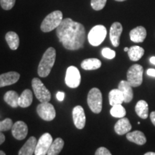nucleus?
<instances>
[{
  "label": "nucleus",
  "instance_id": "nucleus-1",
  "mask_svg": "<svg viewBox=\"0 0 155 155\" xmlns=\"http://www.w3.org/2000/svg\"><path fill=\"white\" fill-rule=\"evenodd\" d=\"M56 34L63 47L69 50L81 49L86 40L84 26L71 18L63 19L56 29Z\"/></svg>",
  "mask_w": 155,
  "mask_h": 155
},
{
  "label": "nucleus",
  "instance_id": "nucleus-2",
  "mask_svg": "<svg viewBox=\"0 0 155 155\" xmlns=\"http://www.w3.org/2000/svg\"><path fill=\"white\" fill-rule=\"evenodd\" d=\"M56 51L53 48L50 47L45 52L38 66V73L42 78L47 77L53 68L55 62Z\"/></svg>",
  "mask_w": 155,
  "mask_h": 155
},
{
  "label": "nucleus",
  "instance_id": "nucleus-3",
  "mask_svg": "<svg viewBox=\"0 0 155 155\" xmlns=\"http://www.w3.org/2000/svg\"><path fill=\"white\" fill-rule=\"evenodd\" d=\"M63 21V13L61 11L56 10L50 13L42 22L40 29L42 32H49L58 28Z\"/></svg>",
  "mask_w": 155,
  "mask_h": 155
},
{
  "label": "nucleus",
  "instance_id": "nucleus-4",
  "mask_svg": "<svg viewBox=\"0 0 155 155\" xmlns=\"http://www.w3.org/2000/svg\"><path fill=\"white\" fill-rule=\"evenodd\" d=\"M87 102L90 109L95 114H99L102 110V94L97 88H93L88 94Z\"/></svg>",
  "mask_w": 155,
  "mask_h": 155
},
{
  "label": "nucleus",
  "instance_id": "nucleus-5",
  "mask_svg": "<svg viewBox=\"0 0 155 155\" xmlns=\"http://www.w3.org/2000/svg\"><path fill=\"white\" fill-rule=\"evenodd\" d=\"M143 72L144 69L139 64H134L129 68L127 71V81L132 87L141 86L143 81Z\"/></svg>",
  "mask_w": 155,
  "mask_h": 155
},
{
  "label": "nucleus",
  "instance_id": "nucleus-6",
  "mask_svg": "<svg viewBox=\"0 0 155 155\" xmlns=\"http://www.w3.org/2000/svg\"><path fill=\"white\" fill-rule=\"evenodd\" d=\"M32 86L36 98L40 101V103L50 101L51 94L40 79L38 78L32 79Z\"/></svg>",
  "mask_w": 155,
  "mask_h": 155
},
{
  "label": "nucleus",
  "instance_id": "nucleus-7",
  "mask_svg": "<svg viewBox=\"0 0 155 155\" xmlns=\"http://www.w3.org/2000/svg\"><path fill=\"white\" fill-rule=\"evenodd\" d=\"M107 31L104 25H96L89 32L88 42L93 46H98L105 40Z\"/></svg>",
  "mask_w": 155,
  "mask_h": 155
},
{
  "label": "nucleus",
  "instance_id": "nucleus-8",
  "mask_svg": "<svg viewBox=\"0 0 155 155\" xmlns=\"http://www.w3.org/2000/svg\"><path fill=\"white\" fill-rule=\"evenodd\" d=\"M37 112L39 116L46 121H53L56 116L55 108L50 102L40 103L37 107Z\"/></svg>",
  "mask_w": 155,
  "mask_h": 155
},
{
  "label": "nucleus",
  "instance_id": "nucleus-9",
  "mask_svg": "<svg viewBox=\"0 0 155 155\" xmlns=\"http://www.w3.org/2000/svg\"><path fill=\"white\" fill-rule=\"evenodd\" d=\"M65 83L69 88H75L80 86L81 77L78 69L75 66L68 68L65 75Z\"/></svg>",
  "mask_w": 155,
  "mask_h": 155
},
{
  "label": "nucleus",
  "instance_id": "nucleus-10",
  "mask_svg": "<svg viewBox=\"0 0 155 155\" xmlns=\"http://www.w3.org/2000/svg\"><path fill=\"white\" fill-rule=\"evenodd\" d=\"M53 139L49 133H45L42 134L37 143L35 154V155H47L50 145L53 143Z\"/></svg>",
  "mask_w": 155,
  "mask_h": 155
},
{
  "label": "nucleus",
  "instance_id": "nucleus-11",
  "mask_svg": "<svg viewBox=\"0 0 155 155\" xmlns=\"http://www.w3.org/2000/svg\"><path fill=\"white\" fill-rule=\"evenodd\" d=\"M12 136L17 140H22L26 138L28 133V127L24 121H18L13 124L11 129Z\"/></svg>",
  "mask_w": 155,
  "mask_h": 155
},
{
  "label": "nucleus",
  "instance_id": "nucleus-12",
  "mask_svg": "<svg viewBox=\"0 0 155 155\" xmlns=\"http://www.w3.org/2000/svg\"><path fill=\"white\" fill-rule=\"evenodd\" d=\"M73 119L75 127L82 129L86 126V115L83 108L81 106H76L73 109Z\"/></svg>",
  "mask_w": 155,
  "mask_h": 155
},
{
  "label": "nucleus",
  "instance_id": "nucleus-13",
  "mask_svg": "<svg viewBox=\"0 0 155 155\" xmlns=\"http://www.w3.org/2000/svg\"><path fill=\"white\" fill-rule=\"evenodd\" d=\"M123 31L121 23L114 22L110 29V40L114 47H118L120 44V37Z\"/></svg>",
  "mask_w": 155,
  "mask_h": 155
},
{
  "label": "nucleus",
  "instance_id": "nucleus-14",
  "mask_svg": "<svg viewBox=\"0 0 155 155\" xmlns=\"http://www.w3.org/2000/svg\"><path fill=\"white\" fill-rule=\"evenodd\" d=\"M20 75L15 71L5 73L0 75V88L15 84L19 81Z\"/></svg>",
  "mask_w": 155,
  "mask_h": 155
},
{
  "label": "nucleus",
  "instance_id": "nucleus-15",
  "mask_svg": "<svg viewBox=\"0 0 155 155\" xmlns=\"http://www.w3.org/2000/svg\"><path fill=\"white\" fill-rule=\"evenodd\" d=\"M131 125L127 118H121L114 126V130L119 135H124L131 131Z\"/></svg>",
  "mask_w": 155,
  "mask_h": 155
},
{
  "label": "nucleus",
  "instance_id": "nucleus-16",
  "mask_svg": "<svg viewBox=\"0 0 155 155\" xmlns=\"http://www.w3.org/2000/svg\"><path fill=\"white\" fill-rule=\"evenodd\" d=\"M118 88H119L121 91L122 94H123L124 98V102L129 103L132 101L134 97L132 86L129 84L127 81H121V82L119 83Z\"/></svg>",
  "mask_w": 155,
  "mask_h": 155
},
{
  "label": "nucleus",
  "instance_id": "nucleus-17",
  "mask_svg": "<svg viewBox=\"0 0 155 155\" xmlns=\"http://www.w3.org/2000/svg\"><path fill=\"white\" fill-rule=\"evenodd\" d=\"M38 143L35 137H31L25 142L23 147L19 151V155H32L35 154L36 145Z\"/></svg>",
  "mask_w": 155,
  "mask_h": 155
},
{
  "label": "nucleus",
  "instance_id": "nucleus-18",
  "mask_svg": "<svg viewBox=\"0 0 155 155\" xmlns=\"http://www.w3.org/2000/svg\"><path fill=\"white\" fill-rule=\"evenodd\" d=\"M130 39L134 42H142L147 37V30L144 27L139 26L131 30Z\"/></svg>",
  "mask_w": 155,
  "mask_h": 155
},
{
  "label": "nucleus",
  "instance_id": "nucleus-19",
  "mask_svg": "<svg viewBox=\"0 0 155 155\" xmlns=\"http://www.w3.org/2000/svg\"><path fill=\"white\" fill-rule=\"evenodd\" d=\"M127 139L131 142L138 145H144L147 142L144 134L140 131H134L127 134Z\"/></svg>",
  "mask_w": 155,
  "mask_h": 155
},
{
  "label": "nucleus",
  "instance_id": "nucleus-20",
  "mask_svg": "<svg viewBox=\"0 0 155 155\" xmlns=\"http://www.w3.org/2000/svg\"><path fill=\"white\" fill-rule=\"evenodd\" d=\"M33 97H32V93L30 89H26L22 93L21 96H19L18 104L19 106L22 108L29 107L32 103Z\"/></svg>",
  "mask_w": 155,
  "mask_h": 155
},
{
  "label": "nucleus",
  "instance_id": "nucleus-21",
  "mask_svg": "<svg viewBox=\"0 0 155 155\" xmlns=\"http://www.w3.org/2000/svg\"><path fill=\"white\" fill-rule=\"evenodd\" d=\"M108 99H109V104L111 106L121 104L124 101L123 94L119 88L113 89L109 92L108 95Z\"/></svg>",
  "mask_w": 155,
  "mask_h": 155
},
{
  "label": "nucleus",
  "instance_id": "nucleus-22",
  "mask_svg": "<svg viewBox=\"0 0 155 155\" xmlns=\"http://www.w3.org/2000/svg\"><path fill=\"white\" fill-rule=\"evenodd\" d=\"M135 111L139 117L143 119H146L148 117L149 114L148 104L144 100L139 101L136 104Z\"/></svg>",
  "mask_w": 155,
  "mask_h": 155
},
{
  "label": "nucleus",
  "instance_id": "nucleus-23",
  "mask_svg": "<svg viewBox=\"0 0 155 155\" xmlns=\"http://www.w3.org/2000/svg\"><path fill=\"white\" fill-rule=\"evenodd\" d=\"M81 68L86 71L98 69L101 66V62L97 58H88L81 63Z\"/></svg>",
  "mask_w": 155,
  "mask_h": 155
},
{
  "label": "nucleus",
  "instance_id": "nucleus-24",
  "mask_svg": "<svg viewBox=\"0 0 155 155\" xmlns=\"http://www.w3.org/2000/svg\"><path fill=\"white\" fill-rule=\"evenodd\" d=\"M19 96L18 94L15 91H9L4 96L5 101L12 108H17V106H19Z\"/></svg>",
  "mask_w": 155,
  "mask_h": 155
},
{
  "label": "nucleus",
  "instance_id": "nucleus-25",
  "mask_svg": "<svg viewBox=\"0 0 155 155\" xmlns=\"http://www.w3.org/2000/svg\"><path fill=\"white\" fill-rule=\"evenodd\" d=\"M5 40L11 50H15L19 47V38L18 35L15 32H8L5 35Z\"/></svg>",
  "mask_w": 155,
  "mask_h": 155
},
{
  "label": "nucleus",
  "instance_id": "nucleus-26",
  "mask_svg": "<svg viewBox=\"0 0 155 155\" xmlns=\"http://www.w3.org/2000/svg\"><path fill=\"white\" fill-rule=\"evenodd\" d=\"M144 50L139 46H132L128 51V55L131 61H138L143 57Z\"/></svg>",
  "mask_w": 155,
  "mask_h": 155
},
{
  "label": "nucleus",
  "instance_id": "nucleus-27",
  "mask_svg": "<svg viewBox=\"0 0 155 155\" xmlns=\"http://www.w3.org/2000/svg\"><path fill=\"white\" fill-rule=\"evenodd\" d=\"M64 147V141L61 138H57L53 140L50 145L47 155H58Z\"/></svg>",
  "mask_w": 155,
  "mask_h": 155
},
{
  "label": "nucleus",
  "instance_id": "nucleus-28",
  "mask_svg": "<svg viewBox=\"0 0 155 155\" xmlns=\"http://www.w3.org/2000/svg\"><path fill=\"white\" fill-rule=\"evenodd\" d=\"M110 114L112 116L115 118H121L124 117L127 114V111L124 106H121V104H118V105H115L112 106V108L110 110Z\"/></svg>",
  "mask_w": 155,
  "mask_h": 155
},
{
  "label": "nucleus",
  "instance_id": "nucleus-29",
  "mask_svg": "<svg viewBox=\"0 0 155 155\" xmlns=\"http://www.w3.org/2000/svg\"><path fill=\"white\" fill-rule=\"evenodd\" d=\"M13 124L12 120L9 118H7L3 121H0V131L3 132V131H9V129H12Z\"/></svg>",
  "mask_w": 155,
  "mask_h": 155
},
{
  "label": "nucleus",
  "instance_id": "nucleus-30",
  "mask_svg": "<svg viewBox=\"0 0 155 155\" xmlns=\"http://www.w3.org/2000/svg\"><path fill=\"white\" fill-rule=\"evenodd\" d=\"M106 1L107 0H91V5L94 10L99 11L104 8L106 4Z\"/></svg>",
  "mask_w": 155,
  "mask_h": 155
},
{
  "label": "nucleus",
  "instance_id": "nucleus-31",
  "mask_svg": "<svg viewBox=\"0 0 155 155\" xmlns=\"http://www.w3.org/2000/svg\"><path fill=\"white\" fill-rule=\"evenodd\" d=\"M16 0H0V5L5 10H9L15 6Z\"/></svg>",
  "mask_w": 155,
  "mask_h": 155
},
{
  "label": "nucleus",
  "instance_id": "nucleus-32",
  "mask_svg": "<svg viewBox=\"0 0 155 155\" xmlns=\"http://www.w3.org/2000/svg\"><path fill=\"white\" fill-rule=\"evenodd\" d=\"M101 54L104 58L109 60L113 59V58H115L116 56V52L108 48H104V49L102 50Z\"/></svg>",
  "mask_w": 155,
  "mask_h": 155
},
{
  "label": "nucleus",
  "instance_id": "nucleus-33",
  "mask_svg": "<svg viewBox=\"0 0 155 155\" xmlns=\"http://www.w3.org/2000/svg\"><path fill=\"white\" fill-rule=\"evenodd\" d=\"M95 155H112V154L108 149L105 148V147H99V148L96 151Z\"/></svg>",
  "mask_w": 155,
  "mask_h": 155
},
{
  "label": "nucleus",
  "instance_id": "nucleus-34",
  "mask_svg": "<svg viewBox=\"0 0 155 155\" xmlns=\"http://www.w3.org/2000/svg\"><path fill=\"white\" fill-rule=\"evenodd\" d=\"M56 98H57V99L59 101H63L64 100V98H65V93L58 91L57 94H56Z\"/></svg>",
  "mask_w": 155,
  "mask_h": 155
},
{
  "label": "nucleus",
  "instance_id": "nucleus-35",
  "mask_svg": "<svg viewBox=\"0 0 155 155\" xmlns=\"http://www.w3.org/2000/svg\"><path fill=\"white\" fill-rule=\"evenodd\" d=\"M147 75H150V76L155 77V69H153V68L148 69L147 71Z\"/></svg>",
  "mask_w": 155,
  "mask_h": 155
},
{
  "label": "nucleus",
  "instance_id": "nucleus-36",
  "mask_svg": "<svg viewBox=\"0 0 155 155\" xmlns=\"http://www.w3.org/2000/svg\"><path fill=\"white\" fill-rule=\"evenodd\" d=\"M150 119L152 121V124L155 126V111H152L150 114Z\"/></svg>",
  "mask_w": 155,
  "mask_h": 155
},
{
  "label": "nucleus",
  "instance_id": "nucleus-37",
  "mask_svg": "<svg viewBox=\"0 0 155 155\" xmlns=\"http://www.w3.org/2000/svg\"><path fill=\"white\" fill-rule=\"evenodd\" d=\"M5 141V136L4 135V134L2 132L0 131V145L2 144H3Z\"/></svg>",
  "mask_w": 155,
  "mask_h": 155
},
{
  "label": "nucleus",
  "instance_id": "nucleus-38",
  "mask_svg": "<svg viewBox=\"0 0 155 155\" xmlns=\"http://www.w3.org/2000/svg\"><path fill=\"white\" fill-rule=\"evenodd\" d=\"M150 63H151L153 64V65H155V57H152V58H150Z\"/></svg>",
  "mask_w": 155,
  "mask_h": 155
},
{
  "label": "nucleus",
  "instance_id": "nucleus-39",
  "mask_svg": "<svg viewBox=\"0 0 155 155\" xmlns=\"http://www.w3.org/2000/svg\"><path fill=\"white\" fill-rule=\"evenodd\" d=\"M144 155H155V152H147L146 154H144Z\"/></svg>",
  "mask_w": 155,
  "mask_h": 155
},
{
  "label": "nucleus",
  "instance_id": "nucleus-40",
  "mask_svg": "<svg viewBox=\"0 0 155 155\" xmlns=\"http://www.w3.org/2000/svg\"><path fill=\"white\" fill-rule=\"evenodd\" d=\"M0 155H6V154L3 152V151L0 150Z\"/></svg>",
  "mask_w": 155,
  "mask_h": 155
},
{
  "label": "nucleus",
  "instance_id": "nucleus-41",
  "mask_svg": "<svg viewBox=\"0 0 155 155\" xmlns=\"http://www.w3.org/2000/svg\"><path fill=\"white\" fill-rule=\"evenodd\" d=\"M129 48H124V51L125 52H128V51H129Z\"/></svg>",
  "mask_w": 155,
  "mask_h": 155
},
{
  "label": "nucleus",
  "instance_id": "nucleus-42",
  "mask_svg": "<svg viewBox=\"0 0 155 155\" xmlns=\"http://www.w3.org/2000/svg\"><path fill=\"white\" fill-rule=\"evenodd\" d=\"M115 1H117V2H124V1H126V0H115Z\"/></svg>",
  "mask_w": 155,
  "mask_h": 155
}]
</instances>
